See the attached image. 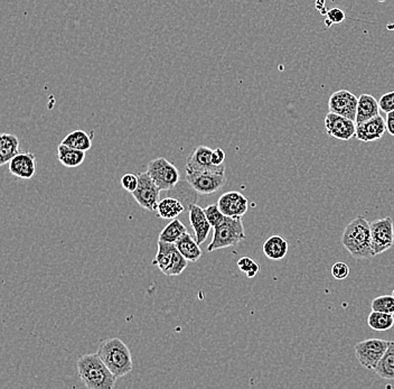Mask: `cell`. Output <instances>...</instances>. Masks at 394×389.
<instances>
[{
	"label": "cell",
	"mask_w": 394,
	"mask_h": 389,
	"mask_svg": "<svg viewBox=\"0 0 394 389\" xmlns=\"http://www.w3.org/2000/svg\"><path fill=\"white\" fill-rule=\"evenodd\" d=\"M364 217L359 215L345 226L342 245L355 259L375 257L372 249L371 226Z\"/></svg>",
	"instance_id": "6da1fadb"
},
{
	"label": "cell",
	"mask_w": 394,
	"mask_h": 389,
	"mask_svg": "<svg viewBox=\"0 0 394 389\" xmlns=\"http://www.w3.org/2000/svg\"><path fill=\"white\" fill-rule=\"evenodd\" d=\"M78 377L89 389H112L118 378L109 370L98 352L78 358Z\"/></svg>",
	"instance_id": "7a4b0ae2"
},
{
	"label": "cell",
	"mask_w": 394,
	"mask_h": 389,
	"mask_svg": "<svg viewBox=\"0 0 394 389\" xmlns=\"http://www.w3.org/2000/svg\"><path fill=\"white\" fill-rule=\"evenodd\" d=\"M98 354L117 378L125 377L132 370L130 350L118 338L103 340L98 346Z\"/></svg>",
	"instance_id": "3957f363"
},
{
	"label": "cell",
	"mask_w": 394,
	"mask_h": 389,
	"mask_svg": "<svg viewBox=\"0 0 394 389\" xmlns=\"http://www.w3.org/2000/svg\"><path fill=\"white\" fill-rule=\"evenodd\" d=\"M244 239L246 231L242 218L225 217L218 226H215L213 238L207 246V251L212 253L215 250L237 246Z\"/></svg>",
	"instance_id": "277c9868"
},
{
	"label": "cell",
	"mask_w": 394,
	"mask_h": 389,
	"mask_svg": "<svg viewBox=\"0 0 394 389\" xmlns=\"http://www.w3.org/2000/svg\"><path fill=\"white\" fill-rule=\"evenodd\" d=\"M189 260L180 253L175 244L158 240V250L153 265L166 276H180L187 267Z\"/></svg>",
	"instance_id": "5b68a950"
},
{
	"label": "cell",
	"mask_w": 394,
	"mask_h": 389,
	"mask_svg": "<svg viewBox=\"0 0 394 389\" xmlns=\"http://www.w3.org/2000/svg\"><path fill=\"white\" fill-rule=\"evenodd\" d=\"M146 172L160 188V191H171L180 182V171L174 164L164 157L151 160Z\"/></svg>",
	"instance_id": "8992f818"
},
{
	"label": "cell",
	"mask_w": 394,
	"mask_h": 389,
	"mask_svg": "<svg viewBox=\"0 0 394 389\" xmlns=\"http://www.w3.org/2000/svg\"><path fill=\"white\" fill-rule=\"evenodd\" d=\"M390 341L381 339H368L355 346V356L361 366L368 370H375L377 363L388 350Z\"/></svg>",
	"instance_id": "52a82bcc"
},
{
	"label": "cell",
	"mask_w": 394,
	"mask_h": 389,
	"mask_svg": "<svg viewBox=\"0 0 394 389\" xmlns=\"http://www.w3.org/2000/svg\"><path fill=\"white\" fill-rule=\"evenodd\" d=\"M372 249L374 256L391 249L394 244V224L391 217L377 219L371 222Z\"/></svg>",
	"instance_id": "ba28073f"
},
{
	"label": "cell",
	"mask_w": 394,
	"mask_h": 389,
	"mask_svg": "<svg viewBox=\"0 0 394 389\" xmlns=\"http://www.w3.org/2000/svg\"><path fill=\"white\" fill-rule=\"evenodd\" d=\"M225 173H209L186 169V180L194 191L200 194H213L223 188Z\"/></svg>",
	"instance_id": "9c48e42d"
},
{
	"label": "cell",
	"mask_w": 394,
	"mask_h": 389,
	"mask_svg": "<svg viewBox=\"0 0 394 389\" xmlns=\"http://www.w3.org/2000/svg\"><path fill=\"white\" fill-rule=\"evenodd\" d=\"M139 184L134 193H131L134 197L137 204H139L144 209L148 211H157L158 204L160 202V189L156 185L153 179L149 176L147 172L139 173Z\"/></svg>",
	"instance_id": "30bf717a"
},
{
	"label": "cell",
	"mask_w": 394,
	"mask_h": 389,
	"mask_svg": "<svg viewBox=\"0 0 394 389\" xmlns=\"http://www.w3.org/2000/svg\"><path fill=\"white\" fill-rule=\"evenodd\" d=\"M325 129L336 140H350L357 135V122L329 111L325 117Z\"/></svg>",
	"instance_id": "8fae6325"
},
{
	"label": "cell",
	"mask_w": 394,
	"mask_h": 389,
	"mask_svg": "<svg viewBox=\"0 0 394 389\" xmlns=\"http://www.w3.org/2000/svg\"><path fill=\"white\" fill-rule=\"evenodd\" d=\"M359 98L348 90H339L332 94L328 100V108L331 113L346 117L348 119H357Z\"/></svg>",
	"instance_id": "7c38bea8"
},
{
	"label": "cell",
	"mask_w": 394,
	"mask_h": 389,
	"mask_svg": "<svg viewBox=\"0 0 394 389\" xmlns=\"http://www.w3.org/2000/svg\"><path fill=\"white\" fill-rule=\"evenodd\" d=\"M213 149L207 146H197L186 160L185 169L209 173H225V166L215 165L212 162Z\"/></svg>",
	"instance_id": "4fadbf2b"
},
{
	"label": "cell",
	"mask_w": 394,
	"mask_h": 389,
	"mask_svg": "<svg viewBox=\"0 0 394 389\" xmlns=\"http://www.w3.org/2000/svg\"><path fill=\"white\" fill-rule=\"evenodd\" d=\"M218 206L225 217L242 218L249 209V201L240 192L230 191L221 195Z\"/></svg>",
	"instance_id": "5bb4252c"
},
{
	"label": "cell",
	"mask_w": 394,
	"mask_h": 389,
	"mask_svg": "<svg viewBox=\"0 0 394 389\" xmlns=\"http://www.w3.org/2000/svg\"><path fill=\"white\" fill-rule=\"evenodd\" d=\"M36 156L29 151H19L8 163V169L14 176L23 180L32 179L36 173Z\"/></svg>",
	"instance_id": "9a60e30c"
},
{
	"label": "cell",
	"mask_w": 394,
	"mask_h": 389,
	"mask_svg": "<svg viewBox=\"0 0 394 389\" xmlns=\"http://www.w3.org/2000/svg\"><path fill=\"white\" fill-rule=\"evenodd\" d=\"M386 122L381 115L374 117L372 119L357 125V140L363 142H375L380 140L383 135L386 134Z\"/></svg>",
	"instance_id": "2e32d148"
},
{
	"label": "cell",
	"mask_w": 394,
	"mask_h": 389,
	"mask_svg": "<svg viewBox=\"0 0 394 389\" xmlns=\"http://www.w3.org/2000/svg\"><path fill=\"white\" fill-rule=\"evenodd\" d=\"M189 222L194 230L195 239L198 244H203L207 238L212 226L206 218L203 208L197 204H191L189 209Z\"/></svg>",
	"instance_id": "e0dca14e"
},
{
	"label": "cell",
	"mask_w": 394,
	"mask_h": 389,
	"mask_svg": "<svg viewBox=\"0 0 394 389\" xmlns=\"http://www.w3.org/2000/svg\"><path fill=\"white\" fill-rule=\"evenodd\" d=\"M380 105L373 96L363 93L359 98V105H357V125L372 119L374 117L380 115Z\"/></svg>",
	"instance_id": "ac0fdd59"
},
{
	"label": "cell",
	"mask_w": 394,
	"mask_h": 389,
	"mask_svg": "<svg viewBox=\"0 0 394 389\" xmlns=\"http://www.w3.org/2000/svg\"><path fill=\"white\" fill-rule=\"evenodd\" d=\"M262 250L267 258L271 260H282L287 256L289 250L288 241L282 235H271L262 245Z\"/></svg>",
	"instance_id": "d6986e66"
},
{
	"label": "cell",
	"mask_w": 394,
	"mask_h": 389,
	"mask_svg": "<svg viewBox=\"0 0 394 389\" xmlns=\"http://www.w3.org/2000/svg\"><path fill=\"white\" fill-rule=\"evenodd\" d=\"M175 246L189 262H198L202 257L200 245L197 242L195 237H191V233H185L180 240L176 241Z\"/></svg>",
	"instance_id": "ffe728a7"
},
{
	"label": "cell",
	"mask_w": 394,
	"mask_h": 389,
	"mask_svg": "<svg viewBox=\"0 0 394 389\" xmlns=\"http://www.w3.org/2000/svg\"><path fill=\"white\" fill-rule=\"evenodd\" d=\"M19 153V140L12 134L0 136V165L9 163Z\"/></svg>",
	"instance_id": "44dd1931"
},
{
	"label": "cell",
	"mask_w": 394,
	"mask_h": 389,
	"mask_svg": "<svg viewBox=\"0 0 394 389\" xmlns=\"http://www.w3.org/2000/svg\"><path fill=\"white\" fill-rule=\"evenodd\" d=\"M87 151H78L69 146L60 144L58 149V158L60 163L65 167H78L83 164Z\"/></svg>",
	"instance_id": "7402d4cb"
},
{
	"label": "cell",
	"mask_w": 394,
	"mask_h": 389,
	"mask_svg": "<svg viewBox=\"0 0 394 389\" xmlns=\"http://www.w3.org/2000/svg\"><path fill=\"white\" fill-rule=\"evenodd\" d=\"M156 213L157 215L164 220H173L184 213V206L178 199L169 197L160 200Z\"/></svg>",
	"instance_id": "603a6c76"
},
{
	"label": "cell",
	"mask_w": 394,
	"mask_h": 389,
	"mask_svg": "<svg viewBox=\"0 0 394 389\" xmlns=\"http://www.w3.org/2000/svg\"><path fill=\"white\" fill-rule=\"evenodd\" d=\"M61 144L74 149H78V151H90L92 147V138L87 131L76 129V131H71L70 134L62 140Z\"/></svg>",
	"instance_id": "cb8c5ba5"
},
{
	"label": "cell",
	"mask_w": 394,
	"mask_h": 389,
	"mask_svg": "<svg viewBox=\"0 0 394 389\" xmlns=\"http://www.w3.org/2000/svg\"><path fill=\"white\" fill-rule=\"evenodd\" d=\"M375 374L386 381H394V341H390L388 350L377 363Z\"/></svg>",
	"instance_id": "d4e9b609"
},
{
	"label": "cell",
	"mask_w": 394,
	"mask_h": 389,
	"mask_svg": "<svg viewBox=\"0 0 394 389\" xmlns=\"http://www.w3.org/2000/svg\"><path fill=\"white\" fill-rule=\"evenodd\" d=\"M187 233H189L187 228H186L185 224L180 219H173L162 229V233H160V239L158 240L176 244V241L180 240Z\"/></svg>",
	"instance_id": "484cf974"
},
{
	"label": "cell",
	"mask_w": 394,
	"mask_h": 389,
	"mask_svg": "<svg viewBox=\"0 0 394 389\" xmlns=\"http://www.w3.org/2000/svg\"><path fill=\"white\" fill-rule=\"evenodd\" d=\"M368 324L374 331H388L394 326L393 314L372 311L368 317Z\"/></svg>",
	"instance_id": "4316f807"
},
{
	"label": "cell",
	"mask_w": 394,
	"mask_h": 389,
	"mask_svg": "<svg viewBox=\"0 0 394 389\" xmlns=\"http://www.w3.org/2000/svg\"><path fill=\"white\" fill-rule=\"evenodd\" d=\"M372 311L383 312V313L393 314L394 315V297L393 295H383L375 297L372 301Z\"/></svg>",
	"instance_id": "83f0119b"
},
{
	"label": "cell",
	"mask_w": 394,
	"mask_h": 389,
	"mask_svg": "<svg viewBox=\"0 0 394 389\" xmlns=\"http://www.w3.org/2000/svg\"><path fill=\"white\" fill-rule=\"evenodd\" d=\"M239 270L242 273L246 274L248 279H253L257 276V274L260 270V265L258 262H255V259L250 258V257H242L238 260Z\"/></svg>",
	"instance_id": "f1b7e54d"
},
{
	"label": "cell",
	"mask_w": 394,
	"mask_h": 389,
	"mask_svg": "<svg viewBox=\"0 0 394 389\" xmlns=\"http://www.w3.org/2000/svg\"><path fill=\"white\" fill-rule=\"evenodd\" d=\"M204 213H205L206 218L209 220L212 228L218 226L225 218V215H223V213L219 208L218 204H209V206H206L205 209H204Z\"/></svg>",
	"instance_id": "f546056e"
},
{
	"label": "cell",
	"mask_w": 394,
	"mask_h": 389,
	"mask_svg": "<svg viewBox=\"0 0 394 389\" xmlns=\"http://www.w3.org/2000/svg\"><path fill=\"white\" fill-rule=\"evenodd\" d=\"M139 184V177L134 173H127V174L122 175L121 185L126 191L129 193H134L136 191Z\"/></svg>",
	"instance_id": "4dcf8cb0"
},
{
	"label": "cell",
	"mask_w": 394,
	"mask_h": 389,
	"mask_svg": "<svg viewBox=\"0 0 394 389\" xmlns=\"http://www.w3.org/2000/svg\"><path fill=\"white\" fill-rule=\"evenodd\" d=\"M332 275H333L334 279H339V281L346 279L350 275L348 265L343 262L335 263L332 267Z\"/></svg>",
	"instance_id": "1f68e13d"
},
{
	"label": "cell",
	"mask_w": 394,
	"mask_h": 389,
	"mask_svg": "<svg viewBox=\"0 0 394 389\" xmlns=\"http://www.w3.org/2000/svg\"><path fill=\"white\" fill-rule=\"evenodd\" d=\"M327 15V19H326V24H327V27L331 26L333 24H341L345 21V13L343 12L342 9L339 8H332L326 13Z\"/></svg>",
	"instance_id": "d6a6232c"
},
{
	"label": "cell",
	"mask_w": 394,
	"mask_h": 389,
	"mask_svg": "<svg viewBox=\"0 0 394 389\" xmlns=\"http://www.w3.org/2000/svg\"><path fill=\"white\" fill-rule=\"evenodd\" d=\"M380 109L384 113H388L394 110V91L391 92L384 93L381 99L379 100Z\"/></svg>",
	"instance_id": "836d02e7"
},
{
	"label": "cell",
	"mask_w": 394,
	"mask_h": 389,
	"mask_svg": "<svg viewBox=\"0 0 394 389\" xmlns=\"http://www.w3.org/2000/svg\"><path fill=\"white\" fill-rule=\"evenodd\" d=\"M225 157V151H224L223 149H213V153H212V162H213V164H215V165H223Z\"/></svg>",
	"instance_id": "e575fe53"
},
{
	"label": "cell",
	"mask_w": 394,
	"mask_h": 389,
	"mask_svg": "<svg viewBox=\"0 0 394 389\" xmlns=\"http://www.w3.org/2000/svg\"><path fill=\"white\" fill-rule=\"evenodd\" d=\"M386 131H388V134L394 136V110L386 113Z\"/></svg>",
	"instance_id": "d590c367"
},
{
	"label": "cell",
	"mask_w": 394,
	"mask_h": 389,
	"mask_svg": "<svg viewBox=\"0 0 394 389\" xmlns=\"http://www.w3.org/2000/svg\"><path fill=\"white\" fill-rule=\"evenodd\" d=\"M392 295H393V297H394V290H393V293H392Z\"/></svg>",
	"instance_id": "8d00e7d4"
}]
</instances>
